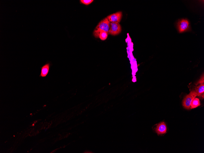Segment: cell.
Masks as SVG:
<instances>
[{
  "instance_id": "9c48e42d",
  "label": "cell",
  "mask_w": 204,
  "mask_h": 153,
  "mask_svg": "<svg viewBox=\"0 0 204 153\" xmlns=\"http://www.w3.org/2000/svg\"><path fill=\"white\" fill-rule=\"evenodd\" d=\"M200 105V101L198 98H195L192 102L190 108L191 109L196 108Z\"/></svg>"
},
{
  "instance_id": "7c38bea8",
  "label": "cell",
  "mask_w": 204,
  "mask_h": 153,
  "mask_svg": "<svg viewBox=\"0 0 204 153\" xmlns=\"http://www.w3.org/2000/svg\"><path fill=\"white\" fill-rule=\"evenodd\" d=\"M204 75L203 74V76L201 77L200 79L195 84L196 85H197L199 84H201L204 83Z\"/></svg>"
},
{
  "instance_id": "8992f818",
  "label": "cell",
  "mask_w": 204,
  "mask_h": 153,
  "mask_svg": "<svg viewBox=\"0 0 204 153\" xmlns=\"http://www.w3.org/2000/svg\"><path fill=\"white\" fill-rule=\"evenodd\" d=\"M156 131L158 135H162L166 133L167 127L164 122H162L159 124L156 128Z\"/></svg>"
},
{
  "instance_id": "277c9868",
  "label": "cell",
  "mask_w": 204,
  "mask_h": 153,
  "mask_svg": "<svg viewBox=\"0 0 204 153\" xmlns=\"http://www.w3.org/2000/svg\"><path fill=\"white\" fill-rule=\"evenodd\" d=\"M121 31V27L119 23H110L108 34L112 35L115 36L119 34Z\"/></svg>"
},
{
  "instance_id": "30bf717a",
  "label": "cell",
  "mask_w": 204,
  "mask_h": 153,
  "mask_svg": "<svg viewBox=\"0 0 204 153\" xmlns=\"http://www.w3.org/2000/svg\"><path fill=\"white\" fill-rule=\"evenodd\" d=\"M108 34V33L104 31H101L99 33L98 38L102 40H104L107 38Z\"/></svg>"
},
{
  "instance_id": "5b68a950",
  "label": "cell",
  "mask_w": 204,
  "mask_h": 153,
  "mask_svg": "<svg viewBox=\"0 0 204 153\" xmlns=\"http://www.w3.org/2000/svg\"><path fill=\"white\" fill-rule=\"evenodd\" d=\"M122 17V12H118L116 13L111 14L107 17L110 23H119Z\"/></svg>"
},
{
  "instance_id": "52a82bcc",
  "label": "cell",
  "mask_w": 204,
  "mask_h": 153,
  "mask_svg": "<svg viewBox=\"0 0 204 153\" xmlns=\"http://www.w3.org/2000/svg\"><path fill=\"white\" fill-rule=\"evenodd\" d=\"M50 64L47 63L44 65L41 68V71L39 76L42 77H45L48 74L50 67Z\"/></svg>"
},
{
  "instance_id": "ba28073f",
  "label": "cell",
  "mask_w": 204,
  "mask_h": 153,
  "mask_svg": "<svg viewBox=\"0 0 204 153\" xmlns=\"http://www.w3.org/2000/svg\"><path fill=\"white\" fill-rule=\"evenodd\" d=\"M195 91L196 92L197 96H200L204 92V83L201 84L199 86L197 87L195 89Z\"/></svg>"
},
{
  "instance_id": "8fae6325",
  "label": "cell",
  "mask_w": 204,
  "mask_h": 153,
  "mask_svg": "<svg viewBox=\"0 0 204 153\" xmlns=\"http://www.w3.org/2000/svg\"><path fill=\"white\" fill-rule=\"evenodd\" d=\"M81 3L86 5H88L92 3L94 1L93 0H81L80 1Z\"/></svg>"
},
{
  "instance_id": "3957f363",
  "label": "cell",
  "mask_w": 204,
  "mask_h": 153,
  "mask_svg": "<svg viewBox=\"0 0 204 153\" xmlns=\"http://www.w3.org/2000/svg\"><path fill=\"white\" fill-rule=\"evenodd\" d=\"M197 96V94L195 90H192L187 95L183 100V106L187 109L190 108L192 102Z\"/></svg>"
},
{
  "instance_id": "6da1fadb",
  "label": "cell",
  "mask_w": 204,
  "mask_h": 153,
  "mask_svg": "<svg viewBox=\"0 0 204 153\" xmlns=\"http://www.w3.org/2000/svg\"><path fill=\"white\" fill-rule=\"evenodd\" d=\"M110 23L107 17L102 20L94 31L93 34L94 36L96 38H98L99 33L101 31H104L108 33Z\"/></svg>"
},
{
  "instance_id": "7a4b0ae2",
  "label": "cell",
  "mask_w": 204,
  "mask_h": 153,
  "mask_svg": "<svg viewBox=\"0 0 204 153\" xmlns=\"http://www.w3.org/2000/svg\"><path fill=\"white\" fill-rule=\"evenodd\" d=\"M177 27L179 33L189 31L190 30L189 23L187 19L180 20L177 23Z\"/></svg>"
}]
</instances>
